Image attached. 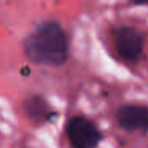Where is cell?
I'll use <instances>...</instances> for the list:
<instances>
[{
  "label": "cell",
  "instance_id": "1",
  "mask_svg": "<svg viewBox=\"0 0 148 148\" xmlns=\"http://www.w3.org/2000/svg\"><path fill=\"white\" fill-rule=\"evenodd\" d=\"M24 53L40 65H62L69 59V38L56 21L42 23L24 42Z\"/></svg>",
  "mask_w": 148,
  "mask_h": 148
},
{
  "label": "cell",
  "instance_id": "2",
  "mask_svg": "<svg viewBox=\"0 0 148 148\" xmlns=\"http://www.w3.org/2000/svg\"><path fill=\"white\" fill-rule=\"evenodd\" d=\"M116 51L124 61L137 62L143 51V37L137 29L129 26H123L113 30Z\"/></svg>",
  "mask_w": 148,
  "mask_h": 148
},
{
  "label": "cell",
  "instance_id": "3",
  "mask_svg": "<svg viewBox=\"0 0 148 148\" xmlns=\"http://www.w3.org/2000/svg\"><path fill=\"white\" fill-rule=\"evenodd\" d=\"M67 134L70 138V143L75 148H96L100 140L97 127L83 116L70 119L67 126Z\"/></svg>",
  "mask_w": 148,
  "mask_h": 148
},
{
  "label": "cell",
  "instance_id": "4",
  "mask_svg": "<svg viewBox=\"0 0 148 148\" xmlns=\"http://www.w3.org/2000/svg\"><path fill=\"white\" fill-rule=\"evenodd\" d=\"M118 124L126 131H148V107L124 105L118 112Z\"/></svg>",
  "mask_w": 148,
  "mask_h": 148
},
{
  "label": "cell",
  "instance_id": "5",
  "mask_svg": "<svg viewBox=\"0 0 148 148\" xmlns=\"http://www.w3.org/2000/svg\"><path fill=\"white\" fill-rule=\"evenodd\" d=\"M131 3H134V5H148V0H131Z\"/></svg>",
  "mask_w": 148,
  "mask_h": 148
}]
</instances>
